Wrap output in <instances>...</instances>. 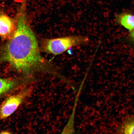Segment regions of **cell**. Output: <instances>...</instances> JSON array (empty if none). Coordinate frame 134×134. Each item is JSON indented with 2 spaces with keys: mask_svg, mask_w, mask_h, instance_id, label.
Returning <instances> with one entry per match:
<instances>
[{
  "mask_svg": "<svg viewBox=\"0 0 134 134\" xmlns=\"http://www.w3.org/2000/svg\"><path fill=\"white\" fill-rule=\"evenodd\" d=\"M27 1L22 0L14 31L0 48V62L7 63L16 71L25 74L42 71L60 77L54 66L40 53L37 40L27 20Z\"/></svg>",
  "mask_w": 134,
  "mask_h": 134,
  "instance_id": "1",
  "label": "cell"
},
{
  "mask_svg": "<svg viewBox=\"0 0 134 134\" xmlns=\"http://www.w3.org/2000/svg\"><path fill=\"white\" fill-rule=\"evenodd\" d=\"M89 39L86 37L72 36L42 40L41 49L45 53L54 55L60 54L73 47L87 44Z\"/></svg>",
  "mask_w": 134,
  "mask_h": 134,
  "instance_id": "2",
  "label": "cell"
},
{
  "mask_svg": "<svg viewBox=\"0 0 134 134\" xmlns=\"http://www.w3.org/2000/svg\"><path fill=\"white\" fill-rule=\"evenodd\" d=\"M30 93V90L25 88L7 98L0 106V120L8 118L14 113Z\"/></svg>",
  "mask_w": 134,
  "mask_h": 134,
  "instance_id": "3",
  "label": "cell"
},
{
  "mask_svg": "<svg viewBox=\"0 0 134 134\" xmlns=\"http://www.w3.org/2000/svg\"><path fill=\"white\" fill-rule=\"evenodd\" d=\"M15 26L16 20H14L0 8V37L3 41L9 39Z\"/></svg>",
  "mask_w": 134,
  "mask_h": 134,
  "instance_id": "4",
  "label": "cell"
},
{
  "mask_svg": "<svg viewBox=\"0 0 134 134\" xmlns=\"http://www.w3.org/2000/svg\"><path fill=\"white\" fill-rule=\"evenodd\" d=\"M21 82L16 79L0 78V96L16 88Z\"/></svg>",
  "mask_w": 134,
  "mask_h": 134,
  "instance_id": "5",
  "label": "cell"
},
{
  "mask_svg": "<svg viewBox=\"0 0 134 134\" xmlns=\"http://www.w3.org/2000/svg\"><path fill=\"white\" fill-rule=\"evenodd\" d=\"M118 21L126 29L132 31L134 28V15L129 13H124L119 15Z\"/></svg>",
  "mask_w": 134,
  "mask_h": 134,
  "instance_id": "6",
  "label": "cell"
},
{
  "mask_svg": "<svg viewBox=\"0 0 134 134\" xmlns=\"http://www.w3.org/2000/svg\"><path fill=\"white\" fill-rule=\"evenodd\" d=\"M118 133L134 134V117L126 119L117 129Z\"/></svg>",
  "mask_w": 134,
  "mask_h": 134,
  "instance_id": "7",
  "label": "cell"
},
{
  "mask_svg": "<svg viewBox=\"0 0 134 134\" xmlns=\"http://www.w3.org/2000/svg\"><path fill=\"white\" fill-rule=\"evenodd\" d=\"M131 34V36L133 40L134 41V28L132 30Z\"/></svg>",
  "mask_w": 134,
  "mask_h": 134,
  "instance_id": "8",
  "label": "cell"
}]
</instances>
